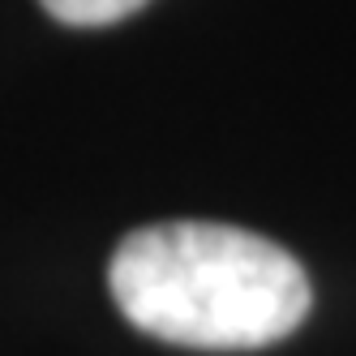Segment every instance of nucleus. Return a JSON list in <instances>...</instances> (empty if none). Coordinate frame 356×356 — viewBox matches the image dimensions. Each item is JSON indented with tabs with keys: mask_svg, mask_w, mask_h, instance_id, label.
Instances as JSON below:
<instances>
[{
	"mask_svg": "<svg viewBox=\"0 0 356 356\" xmlns=\"http://www.w3.org/2000/svg\"><path fill=\"white\" fill-rule=\"evenodd\" d=\"M108 288L142 335L211 352L279 343L314 305L284 245L193 219L129 232L112 253Z\"/></svg>",
	"mask_w": 356,
	"mask_h": 356,
	"instance_id": "f257e3e1",
	"label": "nucleus"
},
{
	"mask_svg": "<svg viewBox=\"0 0 356 356\" xmlns=\"http://www.w3.org/2000/svg\"><path fill=\"white\" fill-rule=\"evenodd\" d=\"M65 26H112V22L138 13L146 0H39Z\"/></svg>",
	"mask_w": 356,
	"mask_h": 356,
	"instance_id": "f03ea898",
	"label": "nucleus"
}]
</instances>
